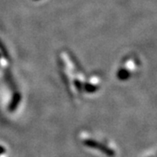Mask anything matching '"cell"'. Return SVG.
Listing matches in <instances>:
<instances>
[{"mask_svg": "<svg viewBox=\"0 0 157 157\" xmlns=\"http://www.w3.org/2000/svg\"><path fill=\"white\" fill-rule=\"evenodd\" d=\"M85 144L87 145V146L91 147H95V148H98L100 150H102L104 153H106V155H110V156L113 155V153L112 150H110V149L105 147L102 146L101 144H99L96 141H94V140H86V141H85Z\"/></svg>", "mask_w": 157, "mask_h": 157, "instance_id": "cell-1", "label": "cell"}, {"mask_svg": "<svg viewBox=\"0 0 157 157\" xmlns=\"http://www.w3.org/2000/svg\"><path fill=\"white\" fill-rule=\"evenodd\" d=\"M3 151H4V148L0 147V152H3Z\"/></svg>", "mask_w": 157, "mask_h": 157, "instance_id": "cell-2", "label": "cell"}]
</instances>
